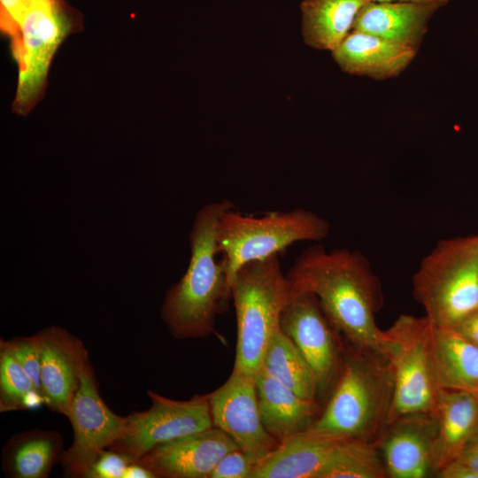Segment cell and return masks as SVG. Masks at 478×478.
I'll return each instance as SVG.
<instances>
[{
    "label": "cell",
    "mask_w": 478,
    "mask_h": 478,
    "mask_svg": "<svg viewBox=\"0 0 478 478\" xmlns=\"http://www.w3.org/2000/svg\"><path fill=\"white\" fill-rule=\"evenodd\" d=\"M286 275L293 290L318 298L344 341L385 355V333L376 323L383 305L382 284L360 251H328L315 244L297 256Z\"/></svg>",
    "instance_id": "obj_1"
},
{
    "label": "cell",
    "mask_w": 478,
    "mask_h": 478,
    "mask_svg": "<svg viewBox=\"0 0 478 478\" xmlns=\"http://www.w3.org/2000/svg\"><path fill=\"white\" fill-rule=\"evenodd\" d=\"M235 208L228 199L205 204L197 213L189 234L191 257L178 282L166 293L160 316L173 337L204 338L214 331L217 315L231 299L225 259L218 247L222 214Z\"/></svg>",
    "instance_id": "obj_2"
},
{
    "label": "cell",
    "mask_w": 478,
    "mask_h": 478,
    "mask_svg": "<svg viewBox=\"0 0 478 478\" xmlns=\"http://www.w3.org/2000/svg\"><path fill=\"white\" fill-rule=\"evenodd\" d=\"M394 385L392 366L386 355L343 340L339 378L320 414L307 430L377 443L388 425Z\"/></svg>",
    "instance_id": "obj_3"
},
{
    "label": "cell",
    "mask_w": 478,
    "mask_h": 478,
    "mask_svg": "<svg viewBox=\"0 0 478 478\" xmlns=\"http://www.w3.org/2000/svg\"><path fill=\"white\" fill-rule=\"evenodd\" d=\"M292 294L279 254L248 262L231 281L237 327L234 369L255 375Z\"/></svg>",
    "instance_id": "obj_4"
},
{
    "label": "cell",
    "mask_w": 478,
    "mask_h": 478,
    "mask_svg": "<svg viewBox=\"0 0 478 478\" xmlns=\"http://www.w3.org/2000/svg\"><path fill=\"white\" fill-rule=\"evenodd\" d=\"M415 299L436 325L456 328L478 311V235L443 239L412 278Z\"/></svg>",
    "instance_id": "obj_5"
},
{
    "label": "cell",
    "mask_w": 478,
    "mask_h": 478,
    "mask_svg": "<svg viewBox=\"0 0 478 478\" xmlns=\"http://www.w3.org/2000/svg\"><path fill=\"white\" fill-rule=\"evenodd\" d=\"M329 232L327 220L301 207L258 217L232 208L220 219L217 240L231 285L233 276L244 264L279 254L297 242L321 241Z\"/></svg>",
    "instance_id": "obj_6"
},
{
    "label": "cell",
    "mask_w": 478,
    "mask_h": 478,
    "mask_svg": "<svg viewBox=\"0 0 478 478\" xmlns=\"http://www.w3.org/2000/svg\"><path fill=\"white\" fill-rule=\"evenodd\" d=\"M81 19L63 0H38L19 23L11 50L19 74L12 111L26 116L44 96L50 64L64 40L81 30Z\"/></svg>",
    "instance_id": "obj_7"
},
{
    "label": "cell",
    "mask_w": 478,
    "mask_h": 478,
    "mask_svg": "<svg viewBox=\"0 0 478 478\" xmlns=\"http://www.w3.org/2000/svg\"><path fill=\"white\" fill-rule=\"evenodd\" d=\"M432 327L427 316L402 314L384 330L395 383L388 424L408 414L435 413L441 389L434 368Z\"/></svg>",
    "instance_id": "obj_8"
},
{
    "label": "cell",
    "mask_w": 478,
    "mask_h": 478,
    "mask_svg": "<svg viewBox=\"0 0 478 478\" xmlns=\"http://www.w3.org/2000/svg\"><path fill=\"white\" fill-rule=\"evenodd\" d=\"M280 328L312 368L318 384V400L323 405L342 370V335L312 293L293 289L281 314Z\"/></svg>",
    "instance_id": "obj_9"
},
{
    "label": "cell",
    "mask_w": 478,
    "mask_h": 478,
    "mask_svg": "<svg viewBox=\"0 0 478 478\" xmlns=\"http://www.w3.org/2000/svg\"><path fill=\"white\" fill-rule=\"evenodd\" d=\"M151 405L125 417L121 436L109 448L137 461L154 447L213 427L208 395L175 400L148 390Z\"/></svg>",
    "instance_id": "obj_10"
},
{
    "label": "cell",
    "mask_w": 478,
    "mask_h": 478,
    "mask_svg": "<svg viewBox=\"0 0 478 478\" xmlns=\"http://www.w3.org/2000/svg\"><path fill=\"white\" fill-rule=\"evenodd\" d=\"M67 419L73 438L60 462L66 476L85 478L101 451L112 445L125 427V417L113 412L101 397L90 363L82 372Z\"/></svg>",
    "instance_id": "obj_11"
},
{
    "label": "cell",
    "mask_w": 478,
    "mask_h": 478,
    "mask_svg": "<svg viewBox=\"0 0 478 478\" xmlns=\"http://www.w3.org/2000/svg\"><path fill=\"white\" fill-rule=\"evenodd\" d=\"M207 395L213 426L256 464L278 447L261 420L254 375L233 368L228 379Z\"/></svg>",
    "instance_id": "obj_12"
},
{
    "label": "cell",
    "mask_w": 478,
    "mask_h": 478,
    "mask_svg": "<svg viewBox=\"0 0 478 478\" xmlns=\"http://www.w3.org/2000/svg\"><path fill=\"white\" fill-rule=\"evenodd\" d=\"M39 334L44 404L67 418L82 372L90 363L89 351L81 339L60 326H49Z\"/></svg>",
    "instance_id": "obj_13"
},
{
    "label": "cell",
    "mask_w": 478,
    "mask_h": 478,
    "mask_svg": "<svg viewBox=\"0 0 478 478\" xmlns=\"http://www.w3.org/2000/svg\"><path fill=\"white\" fill-rule=\"evenodd\" d=\"M236 448L224 431L213 426L159 444L135 462L157 478H209L218 462Z\"/></svg>",
    "instance_id": "obj_14"
},
{
    "label": "cell",
    "mask_w": 478,
    "mask_h": 478,
    "mask_svg": "<svg viewBox=\"0 0 478 478\" xmlns=\"http://www.w3.org/2000/svg\"><path fill=\"white\" fill-rule=\"evenodd\" d=\"M434 414L414 413L388 424L377 442L390 478H426L436 474Z\"/></svg>",
    "instance_id": "obj_15"
},
{
    "label": "cell",
    "mask_w": 478,
    "mask_h": 478,
    "mask_svg": "<svg viewBox=\"0 0 478 478\" xmlns=\"http://www.w3.org/2000/svg\"><path fill=\"white\" fill-rule=\"evenodd\" d=\"M254 377L261 420L279 444L309 429L320 414L318 401L299 396L263 368Z\"/></svg>",
    "instance_id": "obj_16"
},
{
    "label": "cell",
    "mask_w": 478,
    "mask_h": 478,
    "mask_svg": "<svg viewBox=\"0 0 478 478\" xmlns=\"http://www.w3.org/2000/svg\"><path fill=\"white\" fill-rule=\"evenodd\" d=\"M436 474L478 436V393L441 389L436 411Z\"/></svg>",
    "instance_id": "obj_17"
},
{
    "label": "cell",
    "mask_w": 478,
    "mask_h": 478,
    "mask_svg": "<svg viewBox=\"0 0 478 478\" xmlns=\"http://www.w3.org/2000/svg\"><path fill=\"white\" fill-rule=\"evenodd\" d=\"M331 52L343 72L375 80L397 76L417 53L414 50L357 30H351Z\"/></svg>",
    "instance_id": "obj_18"
},
{
    "label": "cell",
    "mask_w": 478,
    "mask_h": 478,
    "mask_svg": "<svg viewBox=\"0 0 478 478\" xmlns=\"http://www.w3.org/2000/svg\"><path fill=\"white\" fill-rule=\"evenodd\" d=\"M438 8L410 2H376L358 12L352 30L383 38L417 51L428 24Z\"/></svg>",
    "instance_id": "obj_19"
},
{
    "label": "cell",
    "mask_w": 478,
    "mask_h": 478,
    "mask_svg": "<svg viewBox=\"0 0 478 478\" xmlns=\"http://www.w3.org/2000/svg\"><path fill=\"white\" fill-rule=\"evenodd\" d=\"M343 438L309 430L295 435L256 464L251 478H318Z\"/></svg>",
    "instance_id": "obj_20"
},
{
    "label": "cell",
    "mask_w": 478,
    "mask_h": 478,
    "mask_svg": "<svg viewBox=\"0 0 478 478\" xmlns=\"http://www.w3.org/2000/svg\"><path fill=\"white\" fill-rule=\"evenodd\" d=\"M432 353L440 389L478 393L476 344L455 328L433 323Z\"/></svg>",
    "instance_id": "obj_21"
},
{
    "label": "cell",
    "mask_w": 478,
    "mask_h": 478,
    "mask_svg": "<svg viewBox=\"0 0 478 478\" xmlns=\"http://www.w3.org/2000/svg\"><path fill=\"white\" fill-rule=\"evenodd\" d=\"M64 452L53 430L31 429L12 435L2 450V468L10 478H47Z\"/></svg>",
    "instance_id": "obj_22"
},
{
    "label": "cell",
    "mask_w": 478,
    "mask_h": 478,
    "mask_svg": "<svg viewBox=\"0 0 478 478\" xmlns=\"http://www.w3.org/2000/svg\"><path fill=\"white\" fill-rule=\"evenodd\" d=\"M373 0H304L301 4L305 42L319 50H335L353 29L360 10Z\"/></svg>",
    "instance_id": "obj_23"
},
{
    "label": "cell",
    "mask_w": 478,
    "mask_h": 478,
    "mask_svg": "<svg viewBox=\"0 0 478 478\" xmlns=\"http://www.w3.org/2000/svg\"><path fill=\"white\" fill-rule=\"evenodd\" d=\"M261 368L299 396L319 402L318 384L312 368L281 328L269 342Z\"/></svg>",
    "instance_id": "obj_24"
},
{
    "label": "cell",
    "mask_w": 478,
    "mask_h": 478,
    "mask_svg": "<svg viewBox=\"0 0 478 478\" xmlns=\"http://www.w3.org/2000/svg\"><path fill=\"white\" fill-rule=\"evenodd\" d=\"M377 443L342 439L318 478H388Z\"/></svg>",
    "instance_id": "obj_25"
},
{
    "label": "cell",
    "mask_w": 478,
    "mask_h": 478,
    "mask_svg": "<svg viewBox=\"0 0 478 478\" xmlns=\"http://www.w3.org/2000/svg\"><path fill=\"white\" fill-rule=\"evenodd\" d=\"M44 403L33 381L12 354L6 340H0V412L33 408Z\"/></svg>",
    "instance_id": "obj_26"
},
{
    "label": "cell",
    "mask_w": 478,
    "mask_h": 478,
    "mask_svg": "<svg viewBox=\"0 0 478 478\" xmlns=\"http://www.w3.org/2000/svg\"><path fill=\"white\" fill-rule=\"evenodd\" d=\"M6 343L33 381L38 392L43 397L41 383L42 342L39 332L29 336H17L6 340Z\"/></svg>",
    "instance_id": "obj_27"
},
{
    "label": "cell",
    "mask_w": 478,
    "mask_h": 478,
    "mask_svg": "<svg viewBox=\"0 0 478 478\" xmlns=\"http://www.w3.org/2000/svg\"><path fill=\"white\" fill-rule=\"evenodd\" d=\"M255 466L244 451L236 448L218 462L209 478H251Z\"/></svg>",
    "instance_id": "obj_28"
},
{
    "label": "cell",
    "mask_w": 478,
    "mask_h": 478,
    "mask_svg": "<svg viewBox=\"0 0 478 478\" xmlns=\"http://www.w3.org/2000/svg\"><path fill=\"white\" fill-rule=\"evenodd\" d=\"M131 462L125 454L105 449L91 465L85 478H122Z\"/></svg>",
    "instance_id": "obj_29"
},
{
    "label": "cell",
    "mask_w": 478,
    "mask_h": 478,
    "mask_svg": "<svg viewBox=\"0 0 478 478\" xmlns=\"http://www.w3.org/2000/svg\"><path fill=\"white\" fill-rule=\"evenodd\" d=\"M1 30L12 40L17 35L19 23L27 10L26 0H0Z\"/></svg>",
    "instance_id": "obj_30"
},
{
    "label": "cell",
    "mask_w": 478,
    "mask_h": 478,
    "mask_svg": "<svg viewBox=\"0 0 478 478\" xmlns=\"http://www.w3.org/2000/svg\"><path fill=\"white\" fill-rule=\"evenodd\" d=\"M455 328L478 346V311L462 321Z\"/></svg>",
    "instance_id": "obj_31"
},
{
    "label": "cell",
    "mask_w": 478,
    "mask_h": 478,
    "mask_svg": "<svg viewBox=\"0 0 478 478\" xmlns=\"http://www.w3.org/2000/svg\"><path fill=\"white\" fill-rule=\"evenodd\" d=\"M122 478H157L147 467L138 462H131L126 468Z\"/></svg>",
    "instance_id": "obj_32"
},
{
    "label": "cell",
    "mask_w": 478,
    "mask_h": 478,
    "mask_svg": "<svg viewBox=\"0 0 478 478\" xmlns=\"http://www.w3.org/2000/svg\"><path fill=\"white\" fill-rule=\"evenodd\" d=\"M376 2H391V1H400V2H410L415 4L433 5L437 8L445 5L450 2V0H373Z\"/></svg>",
    "instance_id": "obj_33"
}]
</instances>
